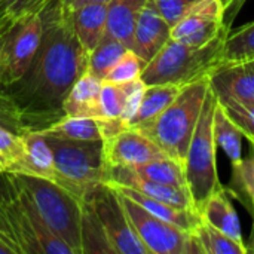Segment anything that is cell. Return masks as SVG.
<instances>
[{
    "label": "cell",
    "instance_id": "d6986e66",
    "mask_svg": "<svg viewBox=\"0 0 254 254\" xmlns=\"http://www.w3.org/2000/svg\"><path fill=\"white\" fill-rule=\"evenodd\" d=\"M110 188H113L116 192L128 196L129 199H132L134 202L141 205L150 214H153L162 220H167V222H170V223H173V225H176L185 231L193 232L196 225L201 222V214L198 210L179 208V207H174V205H170V204L162 202L159 199L150 198L147 195H143V193H140L134 189L125 188V186H110Z\"/></svg>",
    "mask_w": 254,
    "mask_h": 254
},
{
    "label": "cell",
    "instance_id": "9c48e42d",
    "mask_svg": "<svg viewBox=\"0 0 254 254\" xmlns=\"http://www.w3.org/2000/svg\"><path fill=\"white\" fill-rule=\"evenodd\" d=\"M103 237L115 254H149L137 237L118 192L107 186H97L86 198Z\"/></svg>",
    "mask_w": 254,
    "mask_h": 254
},
{
    "label": "cell",
    "instance_id": "8992f818",
    "mask_svg": "<svg viewBox=\"0 0 254 254\" xmlns=\"http://www.w3.org/2000/svg\"><path fill=\"white\" fill-rule=\"evenodd\" d=\"M52 149L57 185L79 201L104 183V158L101 140H65L45 135Z\"/></svg>",
    "mask_w": 254,
    "mask_h": 254
},
{
    "label": "cell",
    "instance_id": "d590c367",
    "mask_svg": "<svg viewBox=\"0 0 254 254\" xmlns=\"http://www.w3.org/2000/svg\"><path fill=\"white\" fill-rule=\"evenodd\" d=\"M161 16L173 28L188 13H190L204 0H150Z\"/></svg>",
    "mask_w": 254,
    "mask_h": 254
},
{
    "label": "cell",
    "instance_id": "d4e9b609",
    "mask_svg": "<svg viewBox=\"0 0 254 254\" xmlns=\"http://www.w3.org/2000/svg\"><path fill=\"white\" fill-rule=\"evenodd\" d=\"M129 168V167H128ZM137 176L156 182L161 185H168V186H176L182 189H188L186 186V179H185V170L180 162L170 156H162L153 161H149L146 164L137 165L131 168Z\"/></svg>",
    "mask_w": 254,
    "mask_h": 254
},
{
    "label": "cell",
    "instance_id": "1f68e13d",
    "mask_svg": "<svg viewBox=\"0 0 254 254\" xmlns=\"http://www.w3.org/2000/svg\"><path fill=\"white\" fill-rule=\"evenodd\" d=\"M0 128L13 131L19 135L33 129L27 115L6 89L0 91Z\"/></svg>",
    "mask_w": 254,
    "mask_h": 254
},
{
    "label": "cell",
    "instance_id": "f35d334b",
    "mask_svg": "<svg viewBox=\"0 0 254 254\" xmlns=\"http://www.w3.org/2000/svg\"><path fill=\"white\" fill-rule=\"evenodd\" d=\"M112 0H64V3L71 9V10H74V9H77V7H80V6H83V4H88V3H103V4H107V3H110Z\"/></svg>",
    "mask_w": 254,
    "mask_h": 254
},
{
    "label": "cell",
    "instance_id": "30bf717a",
    "mask_svg": "<svg viewBox=\"0 0 254 254\" xmlns=\"http://www.w3.org/2000/svg\"><path fill=\"white\" fill-rule=\"evenodd\" d=\"M42 16L31 15L0 30V86L16 83L28 70L42 39Z\"/></svg>",
    "mask_w": 254,
    "mask_h": 254
},
{
    "label": "cell",
    "instance_id": "836d02e7",
    "mask_svg": "<svg viewBox=\"0 0 254 254\" xmlns=\"http://www.w3.org/2000/svg\"><path fill=\"white\" fill-rule=\"evenodd\" d=\"M219 103L223 106L232 122L240 128L243 137L254 144V103H240L234 100H225Z\"/></svg>",
    "mask_w": 254,
    "mask_h": 254
},
{
    "label": "cell",
    "instance_id": "ba28073f",
    "mask_svg": "<svg viewBox=\"0 0 254 254\" xmlns=\"http://www.w3.org/2000/svg\"><path fill=\"white\" fill-rule=\"evenodd\" d=\"M125 213L149 254H202L193 232L162 220L119 193Z\"/></svg>",
    "mask_w": 254,
    "mask_h": 254
},
{
    "label": "cell",
    "instance_id": "cb8c5ba5",
    "mask_svg": "<svg viewBox=\"0 0 254 254\" xmlns=\"http://www.w3.org/2000/svg\"><path fill=\"white\" fill-rule=\"evenodd\" d=\"M33 131L42 135H51L65 140H101L98 119L95 118H76L64 115L49 125Z\"/></svg>",
    "mask_w": 254,
    "mask_h": 254
},
{
    "label": "cell",
    "instance_id": "d6a6232c",
    "mask_svg": "<svg viewBox=\"0 0 254 254\" xmlns=\"http://www.w3.org/2000/svg\"><path fill=\"white\" fill-rule=\"evenodd\" d=\"M144 65L146 63L134 51L127 49L125 54L115 63V65L106 73L103 80L113 83H125L140 79Z\"/></svg>",
    "mask_w": 254,
    "mask_h": 254
},
{
    "label": "cell",
    "instance_id": "4316f807",
    "mask_svg": "<svg viewBox=\"0 0 254 254\" xmlns=\"http://www.w3.org/2000/svg\"><path fill=\"white\" fill-rule=\"evenodd\" d=\"M127 49L128 48L122 42L106 33L100 43L89 52L88 71L103 80L106 73L115 65V63L125 54Z\"/></svg>",
    "mask_w": 254,
    "mask_h": 254
},
{
    "label": "cell",
    "instance_id": "2e32d148",
    "mask_svg": "<svg viewBox=\"0 0 254 254\" xmlns=\"http://www.w3.org/2000/svg\"><path fill=\"white\" fill-rule=\"evenodd\" d=\"M24 140H25V153L22 159L4 173L33 176L57 183L58 173L55 168L54 155L48 143V138L31 129L24 134Z\"/></svg>",
    "mask_w": 254,
    "mask_h": 254
},
{
    "label": "cell",
    "instance_id": "8d00e7d4",
    "mask_svg": "<svg viewBox=\"0 0 254 254\" xmlns=\"http://www.w3.org/2000/svg\"><path fill=\"white\" fill-rule=\"evenodd\" d=\"M0 240L6 246H9L13 250V253L21 254V250H19V247H18V244H16V241H15V238L12 235V231H10L9 225H7V220H6V217L3 214L1 205H0Z\"/></svg>",
    "mask_w": 254,
    "mask_h": 254
},
{
    "label": "cell",
    "instance_id": "4fadbf2b",
    "mask_svg": "<svg viewBox=\"0 0 254 254\" xmlns=\"http://www.w3.org/2000/svg\"><path fill=\"white\" fill-rule=\"evenodd\" d=\"M208 82L219 101L254 103V58L220 63L210 73Z\"/></svg>",
    "mask_w": 254,
    "mask_h": 254
},
{
    "label": "cell",
    "instance_id": "52a82bcc",
    "mask_svg": "<svg viewBox=\"0 0 254 254\" xmlns=\"http://www.w3.org/2000/svg\"><path fill=\"white\" fill-rule=\"evenodd\" d=\"M216 104L217 98L210 88L183 164L186 186L196 210L220 186L216 164L217 146L213 134Z\"/></svg>",
    "mask_w": 254,
    "mask_h": 254
},
{
    "label": "cell",
    "instance_id": "603a6c76",
    "mask_svg": "<svg viewBox=\"0 0 254 254\" xmlns=\"http://www.w3.org/2000/svg\"><path fill=\"white\" fill-rule=\"evenodd\" d=\"M213 134L216 146L220 147L231 161L232 168L243 162V132L228 116L223 106L217 101L213 119Z\"/></svg>",
    "mask_w": 254,
    "mask_h": 254
},
{
    "label": "cell",
    "instance_id": "9a60e30c",
    "mask_svg": "<svg viewBox=\"0 0 254 254\" xmlns=\"http://www.w3.org/2000/svg\"><path fill=\"white\" fill-rule=\"evenodd\" d=\"M170 39V24L149 0L137 18L131 51H134L144 63H149Z\"/></svg>",
    "mask_w": 254,
    "mask_h": 254
},
{
    "label": "cell",
    "instance_id": "7402d4cb",
    "mask_svg": "<svg viewBox=\"0 0 254 254\" xmlns=\"http://www.w3.org/2000/svg\"><path fill=\"white\" fill-rule=\"evenodd\" d=\"M179 85H146L138 110L129 122L131 128H141L158 118L180 94Z\"/></svg>",
    "mask_w": 254,
    "mask_h": 254
},
{
    "label": "cell",
    "instance_id": "f1b7e54d",
    "mask_svg": "<svg viewBox=\"0 0 254 254\" xmlns=\"http://www.w3.org/2000/svg\"><path fill=\"white\" fill-rule=\"evenodd\" d=\"M232 186L237 188V192H232L229 188L228 190L232 195L237 193H243L246 198V205L249 208V211L253 216V232H252V240H250V247L249 253L254 252V144H252L250 149V155L244 159L243 162L237 167L232 168Z\"/></svg>",
    "mask_w": 254,
    "mask_h": 254
},
{
    "label": "cell",
    "instance_id": "3957f363",
    "mask_svg": "<svg viewBox=\"0 0 254 254\" xmlns=\"http://www.w3.org/2000/svg\"><path fill=\"white\" fill-rule=\"evenodd\" d=\"M208 91V77L183 86L176 100L158 118L137 129L146 134L167 156L183 165Z\"/></svg>",
    "mask_w": 254,
    "mask_h": 254
},
{
    "label": "cell",
    "instance_id": "b9f144b4",
    "mask_svg": "<svg viewBox=\"0 0 254 254\" xmlns=\"http://www.w3.org/2000/svg\"><path fill=\"white\" fill-rule=\"evenodd\" d=\"M0 91H3V88H1V86H0Z\"/></svg>",
    "mask_w": 254,
    "mask_h": 254
},
{
    "label": "cell",
    "instance_id": "60d3db41",
    "mask_svg": "<svg viewBox=\"0 0 254 254\" xmlns=\"http://www.w3.org/2000/svg\"><path fill=\"white\" fill-rule=\"evenodd\" d=\"M0 173H4V167H3L1 161H0Z\"/></svg>",
    "mask_w": 254,
    "mask_h": 254
},
{
    "label": "cell",
    "instance_id": "277c9868",
    "mask_svg": "<svg viewBox=\"0 0 254 254\" xmlns=\"http://www.w3.org/2000/svg\"><path fill=\"white\" fill-rule=\"evenodd\" d=\"M0 205L21 254H74L42 220L15 176L0 173Z\"/></svg>",
    "mask_w": 254,
    "mask_h": 254
},
{
    "label": "cell",
    "instance_id": "44dd1931",
    "mask_svg": "<svg viewBox=\"0 0 254 254\" xmlns=\"http://www.w3.org/2000/svg\"><path fill=\"white\" fill-rule=\"evenodd\" d=\"M107 4L88 3L73 10V25L82 46L91 52L106 34Z\"/></svg>",
    "mask_w": 254,
    "mask_h": 254
},
{
    "label": "cell",
    "instance_id": "5bb4252c",
    "mask_svg": "<svg viewBox=\"0 0 254 254\" xmlns=\"http://www.w3.org/2000/svg\"><path fill=\"white\" fill-rule=\"evenodd\" d=\"M104 185L125 186V188L134 189L143 195H147L150 198L167 202L170 205H174L179 208H186V210H196L188 189L146 180V179L137 176L128 167H104Z\"/></svg>",
    "mask_w": 254,
    "mask_h": 254
},
{
    "label": "cell",
    "instance_id": "7c38bea8",
    "mask_svg": "<svg viewBox=\"0 0 254 254\" xmlns=\"http://www.w3.org/2000/svg\"><path fill=\"white\" fill-rule=\"evenodd\" d=\"M229 31L220 0H204L171 28V39L190 46H204Z\"/></svg>",
    "mask_w": 254,
    "mask_h": 254
},
{
    "label": "cell",
    "instance_id": "8fae6325",
    "mask_svg": "<svg viewBox=\"0 0 254 254\" xmlns=\"http://www.w3.org/2000/svg\"><path fill=\"white\" fill-rule=\"evenodd\" d=\"M104 167H137L167 156L146 134L137 128H122L103 140Z\"/></svg>",
    "mask_w": 254,
    "mask_h": 254
},
{
    "label": "cell",
    "instance_id": "74e56055",
    "mask_svg": "<svg viewBox=\"0 0 254 254\" xmlns=\"http://www.w3.org/2000/svg\"><path fill=\"white\" fill-rule=\"evenodd\" d=\"M247 0H220L223 10H225V24L231 28V24L234 22L235 16L241 10Z\"/></svg>",
    "mask_w": 254,
    "mask_h": 254
},
{
    "label": "cell",
    "instance_id": "ac0fdd59",
    "mask_svg": "<svg viewBox=\"0 0 254 254\" xmlns=\"http://www.w3.org/2000/svg\"><path fill=\"white\" fill-rule=\"evenodd\" d=\"M101 82V79L86 70L67 92L61 106L63 113L67 116L98 119Z\"/></svg>",
    "mask_w": 254,
    "mask_h": 254
},
{
    "label": "cell",
    "instance_id": "e575fe53",
    "mask_svg": "<svg viewBox=\"0 0 254 254\" xmlns=\"http://www.w3.org/2000/svg\"><path fill=\"white\" fill-rule=\"evenodd\" d=\"M24 153H25L24 135L0 128V161L4 167V171H7L10 167L19 162Z\"/></svg>",
    "mask_w": 254,
    "mask_h": 254
},
{
    "label": "cell",
    "instance_id": "e0dca14e",
    "mask_svg": "<svg viewBox=\"0 0 254 254\" xmlns=\"http://www.w3.org/2000/svg\"><path fill=\"white\" fill-rule=\"evenodd\" d=\"M202 220L210 223L213 228L219 229L234 241H237L240 246H246L243 232H241V223L240 217L237 214V210L232 205L231 201V192L228 188L220 185L198 208ZM249 250V249H247Z\"/></svg>",
    "mask_w": 254,
    "mask_h": 254
},
{
    "label": "cell",
    "instance_id": "5b68a950",
    "mask_svg": "<svg viewBox=\"0 0 254 254\" xmlns=\"http://www.w3.org/2000/svg\"><path fill=\"white\" fill-rule=\"evenodd\" d=\"M12 174V173H10ZM19 186L25 190L42 220L49 229L68 244L74 254H83L82 216L83 202L65 189L46 179L13 174Z\"/></svg>",
    "mask_w": 254,
    "mask_h": 254
},
{
    "label": "cell",
    "instance_id": "4dcf8cb0",
    "mask_svg": "<svg viewBox=\"0 0 254 254\" xmlns=\"http://www.w3.org/2000/svg\"><path fill=\"white\" fill-rule=\"evenodd\" d=\"M54 0H0V30L31 15H40Z\"/></svg>",
    "mask_w": 254,
    "mask_h": 254
},
{
    "label": "cell",
    "instance_id": "7a4b0ae2",
    "mask_svg": "<svg viewBox=\"0 0 254 254\" xmlns=\"http://www.w3.org/2000/svg\"><path fill=\"white\" fill-rule=\"evenodd\" d=\"M226 36L228 33L220 34L204 46H190L170 39L159 52L146 63L140 79L146 85L186 86L208 77L220 64Z\"/></svg>",
    "mask_w": 254,
    "mask_h": 254
},
{
    "label": "cell",
    "instance_id": "ffe728a7",
    "mask_svg": "<svg viewBox=\"0 0 254 254\" xmlns=\"http://www.w3.org/2000/svg\"><path fill=\"white\" fill-rule=\"evenodd\" d=\"M147 1L149 0H112L107 3L106 33L131 49L137 18Z\"/></svg>",
    "mask_w": 254,
    "mask_h": 254
},
{
    "label": "cell",
    "instance_id": "6da1fadb",
    "mask_svg": "<svg viewBox=\"0 0 254 254\" xmlns=\"http://www.w3.org/2000/svg\"><path fill=\"white\" fill-rule=\"evenodd\" d=\"M42 39L27 73L6 91L28 116L58 115L74 82L88 70L89 52L79 42L73 10L54 0L42 13Z\"/></svg>",
    "mask_w": 254,
    "mask_h": 254
},
{
    "label": "cell",
    "instance_id": "83f0119b",
    "mask_svg": "<svg viewBox=\"0 0 254 254\" xmlns=\"http://www.w3.org/2000/svg\"><path fill=\"white\" fill-rule=\"evenodd\" d=\"M254 58V21L237 28L235 31H229L223 49L220 63L229 61H243Z\"/></svg>",
    "mask_w": 254,
    "mask_h": 254
},
{
    "label": "cell",
    "instance_id": "ab89813d",
    "mask_svg": "<svg viewBox=\"0 0 254 254\" xmlns=\"http://www.w3.org/2000/svg\"><path fill=\"white\" fill-rule=\"evenodd\" d=\"M0 254H15V253H13V250H12L9 246H6V244L0 240Z\"/></svg>",
    "mask_w": 254,
    "mask_h": 254
},
{
    "label": "cell",
    "instance_id": "484cf974",
    "mask_svg": "<svg viewBox=\"0 0 254 254\" xmlns=\"http://www.w3.org/2000/svg\"><path fill=\"white\" fill-rule=\"evenodd\" d=\"M193 235L202 250V254H247L249 250L240 246L237 241L213 228L210 223L202 220L193 229Z\"/></svg>",
    "mask_w": 254,
    "mask_h": 254
},
{
    "label": "cell",
    "instance_id": "f546056e",
    "mask_svg": "<svg viewBox=\"0 0 254 254\" xmlns=\"http://www.w3.org/2000/svg\"><path fill=\"white\" fill-rule=\"evenodd\" d=\"M128 94V82L113 83L101 82L100 91V118L98 119H121L124 112L125 98Z\"/></svg>",
    "mask_w": 254,
    "mask_h": 254
}]
</instances>
